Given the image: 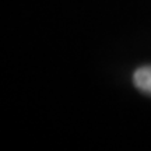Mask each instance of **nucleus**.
I'll list each match as a JSON object with an SVG mask.
<instances>
[{
  "instance_id": "obj_1",
  "label": "nucleus",
  "mask_w": 151,
  "mask_h": 151,
  "mask_svg": "<svg viewBox=\"0 0 151 151\" xmlns=\"http://www.w3.org/2000/svg\"><path fill=\"white\" fill-rule=\"evenodd\" d=\"M133 81L140 91L151 95V66L140 67L133 76Z\"/></svg>"
}]
</instances>
